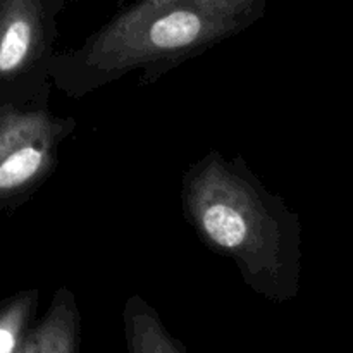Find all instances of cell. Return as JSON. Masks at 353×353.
Listing matches in <instances>:
<instances>
[{
	"mask_svg": "<svg viewBox=\"0 0 353 353\" xmlns=\"http://www.w3.org/2000/svg\"><path fill=\"white\" fill-rule=\"evenodd\" d=\"M185 219L207 248L231 259L261 295L288 300L302 279V223L243 157L210 150L181 178Z\"/></svg>",
	"mask_w": 353,
	"mask_h": 353,
	"instance_id": "obj_1",
	"label": "cell"
},
{
	"mask_svg": "<svg viewBox=\"0 0 353 353\" xmlns=\"http://www.w3.org/2000/svg\"><path fill=\"white\" fill-rule=\"evenodd\" d=\"M233 34V28L210 19L186 0H138L81 47L55 55L52 76L72 97L88 95L137 69L148 85Z\"/></svg>",
	"mask_w": 353,
	"mask_h": 353,
	"instance_id": "obj_2",
	"label": "cell"
},
{
	"mask_svg": "<svg viewBox=\"0 0 353 353\" xmlns=\"http://www.w3.org/2000/svg\"><path fill=\"white\" fill-rule=\"evenodd\" d=\"M74 128L72 117L45 105L0 109V203L33 192L54 172L59 147Z\"/></svg>",
	"mask_w": 353,
	"mask_h": 353,
	"instance_id": "obj_3",
	"label": "cell"
},
{
	"mask_svg": "<svg viewBox=\"0 0 353 353\" xmlns=\"http://www.w3.org/2000/svg\"><path fill=\"white\" fill-rule=\"evenodd\" d=\"M48 0L0 3V83H26L34 90L52 74L55 24Z\"/></svg>",
	"mask_w": 353,
	"mask_h": 353,
	"instance_id": "obj_4",
	"label": "cell"
},
{
	"mask_svg": "<svg viewBox=\"0 0 353 353\" xmlns=\"http://www.w3.org/2000/svg\"><path fill=\"white\" fill-rule=\"evenodd\" d=\"M72 321H74V302L71 292L59 290L48 319L33 334L19 353H59L64 350L71 336Z\"/></svg>",
	"mask_w": 353,
	"mask_h": 353,
	"instance_id": "obj_5",
	"label": "cell"
},
{
	"mask_svg": "<svg viewBox=\"0 0 353 353\" xmlns=\"http://www.w3.org/2000/svg\"><path fill=\"white\" fill-rule=\"evenodd\" d=\"M210 19L233 28L236 33L247 30L264 14V0H186Z\"/></svg>",
	"mask_w": 353,
	"mask_h": 353,
	"instance_id": "obj_6",
	"label": "cell"
},
{
	"mask_svg": "<svg viewBox=\"0 0 353 353\" xmlns=\"http://www.w3.org/2000/svg\"><path fill=\"white\" fill-rule=\"evenodd\" d=\"M37 292L23 293L0 312V353H17L24 324L37 303Z\"/></svg>",
	"mask_w": 353,
	"mask_h": 353,
	"instance_id": "obj_7",
	"label": "cell"
}]
</instances>
